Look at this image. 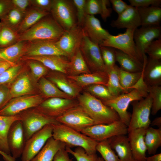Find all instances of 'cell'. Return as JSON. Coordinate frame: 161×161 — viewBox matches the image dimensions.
Here are the masks:
<instances>
[{
	"instance_id": "obj_16",
	"label": "cell",
	"mask_w": 161,
	"mask_h": 161,
	"mask_svg": "<svg viewBox=\"0 0 161 161\" xmlns=\"http://www.w3.org/2000/svg\"><path fill=\"white\" fill-rule=\"evenodd\" d=\"M160 26H141L135 29L134 33V40L138 54L144 62L146 57L144 50L147 47L154 39L161 38Z\"/></svg>"
},
{
	"instance_id": "obj_29",
	"label": "cell",
	"mask_w": 161,
	"mask_h": 161,
	"mask_svg": "<svg viewBox=\"0 0 161 161\" xmlns=\"http://www.w3.org/2000/svg\"><path fill=\"white\" fill-rule=\"evenodd\" d=\"M141 26H160L161 21V8L160 7L151 6L137 8Z\"/></svg>"
},
{
	"instance_id": "obj_55",
	"label": "cell",
	"mask_w": 161,
	"mask_h": 161,
	"mask_svg": "<svg viewBox=\"0 0 161 161\" xmlns=\"http://www.w3.org/2000/svg\"><path fill=\"white\" fill-rule=\"evenodd\" d=\"M52 161H72L69 157L68 153L63 148L59 150L55 154Z\"/></svg>"
},
{
	"instance_id": "obj_12",
	"label": "cell",
	"mask_w": 161,
	"mask_h": 161,
	"mask_svg": "<svg viewBox=\"0 0 161 161\" xmlns=\"http://www.w3.org/2000/svg\"><path fill=\"white\" fill-rule=\"evenodd\" d=\"M56 120L58 123L80 132L96 124L79 105L58 117Z\"/></svg>"
},
{
	"instance_id": "obj_62",
	"label": "cell",
	"mask_w": 161,
	"mask_h": 161,
	"mask_svg": "<svg viewBox=\"0 0 161 161\" xmlns=\"http://www.w3.org/2000/svg\"><path fill=\"white\" fill-rule=\"evenodd\" d=\"M0 59H2V60H3L4 61H8V62H10V63H12V62H9V61H8L7 60L4 58L3 57V56L2 55V54H1V53L0 52Z\"/></svg>"
},
{
	"instance_id": "obj_50",
	"label": "cell",
	"mask_w": 161,
	"mask_h": 161,
	"mask_svg": "<svg viewBox=\"0 0 161 161\" xmlns=\"http://www.w3.org/2000/svg\"><path fill=\"white\" fill-rule=\"evenodd\" d=\"M130 5L136 7H147L151 6L160 7L161 0H129Z\"/></svg>"
},
{
	"instance_id": "obj_15",
	"label": "cell",
	"mask_w": 161,
	"mask_h": 161,
	"mask_svg": "<svg viewBox=\"0 0 161 161\" xmlns=\"http://www.w3.org/2000/svg\"><path fill=\"white\" fill-rule=\"evenodd\" d=\"M44 101L40 95H27L13 98L0 110V115L12 116L38 106Z\"/></svg>"
},
{
	"instance_id": "obj_22",
	"label": "cell",
	"mask_w": 161,
	"mask_h": 161,
	"mask_svg": "<svg viewBox=\"0 0 161 161\" xmlns=\"http://www.w3.org/2000/svg\"><path fill=\"white\" fill-rule=\"evenodd\" d=\"M110 25L118 29L134 30L141 26L137 8L129 5L124 11L118 15L117 19L112 21Z\"/></svg>"
},
{
	"instance_id": "obj_46",
	"label": "cell",
	"mask_w": 161,
	"mask_h": 161,
	"mask_svg": "<svg viewBox=\"0 0 161 161\" xmlns=\"http://www.w3.org/2000/svg\"><path fill=\"white\" fill-rule=\"evenodd\" d=\"M21 69V66L16 64L0 75V85L9 83L17 77Z\"/></svg>"
},
{
	"instance_id": "obj_5",
	"label": "cell",
	"mask_w": 161,
	"mask_h": 161,
	"mask_svg": "<svg viewBox=\"0 0 161 161\" xmlns=\"http://www.w3.org/2000/svg\"><path fill=\"white\" fill-rule=\"evenodd\" d=\"M135 30L127 29L123 33L110 35L99 46L108 47L120 50L135 60L143 64L137 52L133 35Z\"/></svg>"
},
{
	"instance_id": "obj_45",
	"label": "cell",
	"mask_w": 161,
	"mask_h": 161,
	"mask_svg": "<svg viewBox=\"0 0 161 161\" xmlns=\"http://www.w3.org/2000/svg\"><path fill=\"white\" fill-rule=\"evenodd\" d=\"M144 52L147 53L149 58L156 60L161 59V39L153 41L146 47Z\"/></svg>"
},
{
	"instance_id": "obj_4",
	"label": "cell",
	"mask_w": 161,
	"mask_h": 161,
	"mask_svg": "<svg viewBox=\"0 0 161 161\" xmlns=\"http://www.w3.org/2000/svg\"><path fill=\"white\" fill-rule=\"evenodd\" d=\"M64 30L54 19L48 18L40 21L22 32L18 41H49L56 42Z\"/></svg>"
},
{
	"instance_id": "obj_23",
	"label": "cell",
	"mask_w": 161,
	"mask_h": 161,
	"mask_svg": "<svg viewBox=\"0 0 161 161\" xmlns=\"http://www.w3.org/2000/svg\"><path fill=\"white\" fill-rule=\"evenodd\" d=\"M50 75L48 79L54 84L61 91L75 99L79 95L82 88L67 75L56 72Z\"/></svg>"
},
{
	"instance_id": "obj_31",
	"label": "cell",
	"mask_w": 161,
	"mask_h": 161,
	"mask_svg": "<svg viewBox=\"0 0 161 161\" xmlns=\"http://www.w3.org/2000/svg\"><path fill=\"white\" fill-rule=\"evenodd\" d=\"M115 54L116 61L120 65V68L130 72L142 71L145 64L147 60V59H145L143 64L135 60L127 54L118 49H115Z\"/></svg>"
},
{
	"instance_id": "obj_57",
	"label": "cell",
	"mask_w": 161,
	"mask_h": 161,
	"mask_svg": "<svg viewBox=\"0 0 161 161\" xmlns=\"http://www.w3.org/2000/svg\"><path fill=\"white\" fill-rule=\"evenodd\" d=\"M16 64L15 63H11L6 61H2L0 64V75L11 66Z\"/></svg>"
},
{
	"instance_id": "obj_48",
	"label": "cell",
	"mask_w": 161,
	"mask_h": 161,
	"mask_svg": "<svg viewBox=\"0 0 161 161\" xmlns=\"http://www.w3.org/2000/svg\"><path fill=\"white\" fill-rule=\"evenodd\" d=\"M32 75L36 80L40 79L47 74L48 68L41 63L31 60L28 63Z\"/></svg>"
},
{
	"instance_id": "obj_49",
	"label": "cell",
	"mask_w": 161,
	"mask_h": 161,
	"mask_svg": "<svg viewBox=\"0 0 161 161\" xmlns=\"http://www.w3.org/2000/svg\"><path fill=\"white\" fill-rule=\"evenodd\" d=\"M16 38L15 32L8 28H4L0 32V46L9 44L14 41Z\"/></svg>"
},
{
	"instance_id": "obj_32",
	"label": "cell",
	"mask_w": 161,
	"mask_h": 161,
	"mask_svg": "<svg viewBox=\"0 0 161 161\" xmlns=\"http://www.w3.org/2000/svg\"><path fill=\"white\" fill-rule=\"evenodd\" d=\"M110 1L108 0L86 1V15L94 16L99 14L104 21L111 16L112 9L108 7Z\"/></svg>"
},
{
	"instance_id": "obj_25",
	"label": "cell",
	"mask_w": 161,
	"mask_h": 161,
	"mask_svg": "<svg viewBox=\"0 0 161 161\" xmlns=\"http://www.w3.org/2000/svg\"><path fill=\"white\" fill-rule=\"evenodd\" d=\"M107 140L112 148L117 153L120 161H135L128 137L126 135H117Z\"/></svg>"
},
{
	"instance_id": "obj_3",
	"label": "cell",
	"mask_w": 161,
	"mask_h": 161,
	"mask_svg": "<svg viewBox=\"0 0 161 161\" xmlns=\"http://www.w3.org/2000/svg\"><path fill=\"white\" fill-rule=\"evenodd\" d=\"M52 137L55 140L64 143L66 147L83 148L89 154L96 153L98 142L80 132L59 123L51 124Z\"/></svg>"
},
{
	"instance_id": "obj_1",
	"label": "cell",
	"mask_w": 161,
	"mask_h": 161,
	"mask_svg": "<svg viewBox=\"0 0 161 161\" xmlns=\"http://www.w3.org/2000/svg\"><path fill=\"white\" fill-rule=\"evenodd\" d=\"M129 92L122 94L109 100H101L105 105L114 109L118 114L120 120L128 127L131 114L127 110L130 103L134 101L140 100L148 95V86L140 78Z\"/></svg>"
},
{
	"instance_id": "obj_19",
	"label": "cell",
	"mask_w": 161,
	"mask_h": 161,
	"mask_svg": "<svg viewBox=\"0 0 161 161\" xmlns=\"http://www.w3.org/2000/svg\"><path fill=\"white\" fill-rule=\"evenodd\" d=\"M147 128H140L128 132V140L135 161H145L147 148L144 137Z\"/></svg>"
},
{
	"instance_id": "obj_39",
	"label": "cell",
	"mask_w": 161,
	"mask_h": 161,
	"mask_svg": "<svg viewBox=\"0 0 161 161\" xmlns=\"http://www.w3.org/2000/svg\"><path fill=\"white\" fill-rule=\"evenodd\" d=\"M26 46L23 41H18L14 44L1 50L0 52L8 61L15 63L24 55Z\"/></svg>"
},
{
	"instance_id": "obj_51",
	"label": "cell",
	"mask_w": 161,
	"mask_h": 161,
	"mask_svg": "<svg viewBox=\"0 0 161 161\" xmlns=\"http://www.w3.org/2000/svg\"><path fill=\"white\" fill-rule=\"evenodd\" d=\"M23 13L14 7L10 11L8 16V20L10 23L13 26L16 25L22 21Z\"/></svg>"
},
{
	"instance_id": "obj_40",
	"label": "cell",
	"mask_w": 161,
	"mask_h": 161,
	"mask_svg": "<svg viewBox=\"0 0 161 161\" xmlns=\"http://www.w3.org/2000/svg\"><path fill=\"white\" fill-rule=\"evenodd\" d=\"M96 149L105 161H120L108 140L98 142Z\"/></svg>"
},
{
	"instance_id": "obj_8",
	"label": "cell",
	"mask_w": 161,
	"mask_h": 161,
	"mask_svg": "<svg viewBox=\"0 0 161 161\" xmlns=\"http://www.w3.org/2000/svg\"><path fill=\"white\" fill-rule=\"evenodd\" d=\"M152 102V97L149 93L145 98L132 102V113L128 127V132L136 129L147 128L150 126Z\"/></svg>"
},
{
	"instance_id": "obj_59",
	"label": "cell",
	"mask_w": 161,
	"mask_h": 161,
	"mask_svg": "<svg viewBox=\"0 0 161 161\" xmlns=\"http://www.w3.org/2000/svg\"><path fill=\"white\" fill-rule=\"evenodd\" d=\"M151 124L152 126H156L158 128H161V117H159L155 118Z\"/></svg>"
},
{
	"instance_id": "obj_9",
	"label": "cell",
	"mask_w": 161,
	"mask_h": 161,
	"mask_svg": "<svg viewBox=\"0 0 161 161\" xmlns=\"http://www.w3.org/2000/svg\"><path fill=\"white\" fill-rule=\"evenodd\" d=\"M75 8L72 1L53 0L51 13L54 19L64 30H69L77 24Z\"/></svg>"
},
{
	"instance_id": "obj_27",
	"label": "cell",
	"mask_w": 161,
	"mask_h": 161,
	"mask_svg": "<svg viewBox=\"0 0 161 161\" xmlns=\"http://www.w3.org/2000/svg\"><path fill=\"white\" fill-rule=\"evenodd\" d=\"M65 144L54 139L52 137L49 138L40 151L30 161H52L57 151L65 148Z\"/></svg>"
},
{
	"instance_id": "obj_14",
	"label": "cell",
	"mask_w": 161,
	"mask_h": 161,
	"mask_svg": "<svg viewBox=\"0 0 161 161\" xmlns=\"http://www.w3.org/2000/svg\"><path fill=\"white\" fill-rule=\"evenodd\" d=\"M80 49L92 72H102L107 73L99 45L93 42L85 36L82 40Z\"/></svg>"
},
{
	"instance_id": "obj_28",
	"label": "cell",
	"mask_w": 161,
	"mask_h": 161,
	"mask_svg": "<svg viewBox=\"0 0 161 161\" xmlns=\"http://www.w3.org/2000/svg\"><path fill=\"white\" fill-rule=\"evenodd\" d=\"M33 88L28 74L22 73L17 76L10 89V97L14 98L29 95Z\"/></svg>"
},
{
	"instance_id": "obj_26",
	"label": "cell",
	"mask_w": 161,
	"mask_h": 161,
	"mask_svg": "<svg viewBox=\"0 0 161 161\" xmlns=\"http://www.w3.org/2000/svg\"><path fill=\"white\" fill-rule=\"evenodd\" d=\"M82 89L94 84H100L106 86L108 80L107 72H95L77 76L68 75Z\"/></svg>"
},
{
	"instance_id": "obj_30",
	"label": "cell",
	"mask_w": 161,
	"mask_h": 161,
	"mask_svg": "<svg viewBox=\"0 0 161 161\" xmlns=\"http://www.w3.org/2000/svg\"><path fill=\"white\" fill-rule=\"evenodd\" d=\"M19 120H21L19 114L12 116L0 115V150L9 155H10V152L7 143L8 134L12 124Z\"/></svg>"
},
{
	"instance_id": "obj_36",
	"label": "cell",
	"mask_w": 161,
	"mask_h": 161,
	"mask_svg": "<svg viewBox=\"0 0 161 161\" xmlns=\"http://www.w3.org/2000/svg\"><path fill=\"white\" fill-rule=\"evenodd\" d=\"M118 72L120 84L125 93L132 89V87L140 78L143 70L140 72H132L124 71L119 67Z\"/></svg>"
},
{
	"instance_id": "obj_47",
	"label": "cell",
	"mask_w": 161,
	"mask_h": 161,
	"mask_svg": "<svg viewBox=\"0 0 161 161\" xmlns=\"http://www.w3.org/2000/svg\"><path fill=\"white\" fill-rule=\"evenodd\" d=\"M86 0H73V3L76 9L77 24L82 27L86 15Z\"/></svg>"
},
{
	"instance_id": "obj_13",
	"label": "cell",
	"mask_w": 161,
	"mask_h": 161,
	"mask_svg": "<svg viewBox=\"0 0 161 161\" xmlns=\"http://www.w3.org/2000/svg\"><path fill=\"white\" fill-rule=\"evenodd\" d=\"M52 128L47 124L34 134L25 143L21 161L30 160L40 151L48 139L52 137Z\"/></svg>"
},
{
	"instance_id": "obj_34",
	"label": "cell",
	"mask_w": 161,
	"mask_h": 161,
	"mask_svg": "<svg viewBox=\"0 0 161 161\" xmlns=\"http://www.w3.org/2000/svg\"><path fill=\"white\" fill-rule=\"evenodd\" d=\"M144 139L148 154H155L161 146V128L148 127L146 130Z\"/></svg>"
},
{
	"instance_id": "obj_35",
	"label": "cell",
	"mask_w": 161,
	"mask_h": 161,
	"mask_svg": "<svg viewBox=\"0 0 161 161\" xmlns=\"http://www.w3.org/2000/svg\"><path fill=\"white\" fill-rule=\"evenodd\" d=\"M38 87L42 93L47 99L52 97L74 99L61 91L54 84L44 76L39 79Z\"/></svg>"
},
{
	"instance_id": "obj_2",
	"label": "cell",
	"mask_w": 161,
	"mask_h": 161,
	"mask_svg": "<svg viewBox=\"0 0 161 161\" xmlns=\"http://www.w3.org/2000/svg\"><path fill=\"white\" fill-rule=\"evenodd\" d=\"M78 97L79 105L96 124H109L120 120L116 112L88 92Z\"/></svg>"
},
{
	"instance_id": "obj_20",
	"label": "cell",
	"mask_w": 161,
	"mask_h": 161,
	"mask_svg": "<svg viewBox=\"0 0 161 161\" xmlns=\"http://www.w3.org/2000/svg\"><path fill=\"white\" fill-rule=\"evenodd\" d=\"M55 42L44 41L33 42L26 46L24 56L56 55L66 57L57 46Z\"/></svg>"
},
{
	"instance_id": "obj_41",
	"label": "cell",
	"mask_w": 161,
	"mask_h": 161,
	"mask_svg": "<svg viewBox=\"0 0 161 161\" xmlns=\"http://www.w3.org/2000/svg\"><path fill=\"white\" fill-rule=\"evenodd\" d=\"M86 89L89 93L101 100H109L114 97L107 87L103 85H91L86 86Z\"/></svg>"
},
{
	"instance_id": "obj_56",
	"label": "cell",
	"mask_w": 161,
	"mask_h": 161,
	"mask_svg": "<svg viewBox=\"0 0 161 161\" xmlns=\"http://www.w3.org/2000/svg\"><path fill=\"white\" fill-rule=\"evenodd\" d=\"M12 2L15 7L23 13L26 10L30 2L28 0H13Z\"/></svg>"
},
{
	"instance_id": "obj_7",
	"label": "cell",
	"mask_w": 161,
	"mask_h": 161,
	"mask_svg": "<svg viewBox=\"0 0 161 161\" xmlns=\"http://www.w3.org/2000/svg\"><path fill=\"white\" fill-rule=\"evenodd\" d=\"M19 114L21 117L25 142L46 125L58 123L56 119L47 117L36 109L30 111L27 110Z\"/></svg>"
},
{
	"instance_id": "obj_58",
	"label": "cell",
	"mask_w": 161,
	"mask_h": 161,
	"mask_svg": "<svg viewBox=\"0 0 161 161\" xmlns=\"http://www.w3.org/2000/svg\"><path fill=\"white\" fill-rule=\"evenodd\" d=\"M145 161H161V153L154 154L149 157H146Z\"/></svg>"
},
{
	"instance_id": "obj_44",
	"label": "cell",
	"mask_w": 161,
	"mask_h": 161,
	"mask_svg": "<svg viewBox=\"0 0 161 161\" xmlns=\"http://www.w3.org/2000/svg\"><path fill=\"white\" fill-rule=\"evenodd\" d=\"M65 150L74 156L77 161H95L98 157L96 153L89 154L83 148L80 147H77L74 151L67 147H66Z\"/></svg>"
},
{
	"instance_id": "obj_42",
	"label": "cell",
	"mask_w": 161,
	"mask_h": 161,
	"mask_svg": "<svg viewBox=\"0 0 161 161\" xmlns=\"http://www.w3.org/2000/svg\"><path fill=\"white\" fill-rule=\"evenodd\" d=\"M148 93L152 98L151 113L155 115L161 109V86H148Z\"/></svg>"
},
{
	"instance_id": "obj_33",
	"label": "cell",
	"mask_w": 161,
	"mask_h": 161,
	"mask_svg": "<svg viewBox=\"0 0 161 161\" xmlns=\"http://www.w3.org/2000/svg\"><path fill=\"white\" fill-rule=\"evenodd\" d=\"M68 75L77 76L91 73L80 50L78 49L70 59Z\"/></svg>"
},
{
	"instance_id": "obj_43",
	"label": "cell",
	"mask_w": 161,
	"mask_h": 161,
	"mask_svg": "<svg viewBox=\"0 0 161 161\" xmlns=\"http://www.w3.org/2000/svg\"><path fill=\"white\" fill-rule=\"evenodd\" d=\"M104 64L107 71L113 68L116 61L115 49L110 47L99 46Z\"/></svg>"
},
{
	"instance_id": "obj_53",
	"label": "cell",
	"mask_w": 161,
	"mask_h": 161,
	"mask_svg": "<svg viewBox=\"0 0 161 161\" xmlns=\"http://www.w3.org/2000/svg\"><path fill=\"white\" fill-rule=\"evenodd\" d=\"M113 9L119 15L129 7L125 2L122 0H110Z\"/></svg>"
},
{
	"instance_id": "obj_61",
	"label": "cell",
	"mask_w": 161,
	"mask_h": 161,
	"mask_svg": "<svg viewBox=\"0 0 161 161\" xmlns=\"http://www.w3.org/2000/svg\"><path fill=\"white\" fill-rule=\"evenodd\" d=\"M5 7L4 4L0 2V15L1 14L3 13Z\"/></svg>"
},
{
	"instance_id": "obj_63",
	"label": "cell",
	"mask_w": 161,
	"mask_h": 161,
	"mask_svg": "<svg viewBox=\"0 0 161 161\" xmlns=\"http://www.w3.org/2000/svg\"><path fill=\"white\" fill-rule=\"evenodd\" d=\"M95 161H105L102 157H98Z\"/></svg>"
},
{
	"instance_id": "obj_60",
	"label": "cell",
	"mask_w": 161,
	"mask_h": 161,
	"mask_svg": "<svg viewBox=\"0 0 161 161\" xmlns=\"http://www.w3.org/2000/svg\"><path fill=\"white\" fill-rule=\"evenodd\" d=\"M0 154L2 155L5 161H16L15 159L10 155H8L0 150Z\"/></svg>"
},
{
	"instance_id": "obj_6",
	"label": "cell",
	"mask_w": 161,
	"mask_h": 161,
	"mask_svg": "<svg viewBox=\"0 0 161 161\" xmlns=\"http://www.w3.org/2000/svg\"><path fill=\"white\" fill-rule=\"evenodd\" d=\"M99 142L118 135H126L128 127L120 120L107 124H98L89 127L80 132Z\"/></svg>"
},
{
	"instance_id": "obj_21",
	"label": "cell",
	"mask_w": 161,
	"mask_h": 161,
	"mask_svg": "<svg viewBox=\"0 0 161 161\" xmlns=\"http://www.w3.org/2000/svg\"><path fill=\"white\" fill-rule=\"evenodd\" d=\"M64 57L56 55L24 56L23 58L24 60L37 61L42 64L47 68L68 75L70 61L65 58Z\"/></svg>"
},
{
	"instance_id": "obj_64",
	"label": "cell",
	"mask_w": 161,
	"mask_h": 161,
	"mask_svg": "<svg viewBox=\"0 0 161 161\" xmlns=\"http://www.w3.org/2000/svg\"><path fill=\"white\" fill-rule=\"evenodd\" d=\"M3 61H4V60L0 59V64Z\"/></svg>"
},
{
	"instance_id": "obj_37",
	"label": "cell",
	"mask_w": 161,
	"mask_h": 161,
	"mask_svg": "<svg viewBox=\"0 0 161 161\" xmlns=\"http://www.w3.org/2000/svg\"><path fill=\"white\" fill-rule=\"evenodd\" d=\"M48 14V12L41 9H34L29 11L20 23L18 31L22 33L24 32Z\"/></svg>"
},
{
	"instance_id": "obj_54",
	"label": "cell",
	"mask_w": 161,
	"mask_h": 161,
	"mask_svg": "<svg viewBox=\"0 0 161 161\" xmlns=\"http://www.w3.org/2000/svg\"><path fill=\"white\" fill-rule=\"evenodd\" d=\"M33 4L41 9L47 12L51 10L53 0H35L32 1Z\"/></svg>"
},
{
	"instance_id": "obj_11",
	"label": "cell",
	"mask_w": 161,
	"mask_h": 161,
	"mask_svg": "<svg viewBox=\"0 0 161 161\" xmlns=\"http://www.w3.org/2000/svg\"><path fill=\"white\" fill-rule=\"evenodd\" d=\"M79 105L78 100L75 99L52 97L44 100L35 108L44 115L56 119L58 117Z\"/></svg>"
},
{
	"instance_id": "obj_10",
	"label": "cell",
	"mask_w": 161,
	"mask_h": 161,
	"mask_svg": "<svg viewBox=\"0 0 161 161\" xmlns=\"http://www.w3.org/2000/svg\"><path fill=\"white\" fill-rule=\"evenodd\" d=\"M85 36L82 27L77 24L71 29L64 30L55 44L66 57L70 60L80 48L82 40Z\"/></svg>"
},
{
	"instance_id": "obj_52",
	"label": "cell",
	"mask_w": 161,
	"mask_h": 161,
	"mask_svg": "<svg viewBox=\"0 0 161 161\" xmlns=\"http://www.w3.org/2000/svg\"><path fill=\"white\" fill-rule=\"evenodd\" d=\"M10 89L3 85H0V110L9 102Z\"/></svg>"
},
{
	"instance_id": "obj_18",
	"label": "cell",
	"mask_w": 161,
	"mask_h": 161,
	"mask_svg": "<svg viewBox=\"0 0 161 161\" xmlns=\"http://www.w3.org/2000/svg\"><path fill=\"white\" fill-rule=\"evenodd\" d=\"M82 27L85 36L99 45L111 35L102 27L99 20L94 16L86 15Z\"/></svg>"
},
{
	"instance_id": "obj_17",
	"label": "cell",
	"mask_w": 161,
	"mask_h": 161,
	"mask_svg": "<svg viewBox=\"0 0 161 161\" xmlns=\"http://www.w3.org/2000/svg\"><path fill=\"white\" fill-rule=\"evenodd\" d=\"M7 140L12 156L15 159L19 157L22 155L25 143L21 120L15 121L10 126L8 134Z\"/></svg>"
},
{
	"instance_id": "obj_38",
	"label": "cell",
	"mask_w": 161,
	"mask_h": 161,
	"mask_svg": "<svg viewBox=\"0 0 161 161\" xmlns=\"http://www.w3.org/2000/svg\"><path fill=\"white\" fill-rule=\"evenodd\" d=\"M118 68L115 64L113 68L107 71L108 80L106 86L114 97L125 93L120 83Z\"/></svg>"
},
{
	"instance_id": "obj_24",
	"label": "cell",
	"mask_w": 161,
	"mask_h": 161,
	"mask_svg": "<svg viewBox=\"0 0 161 161\" xmlns=\"http://www.w3.org/2000/svg\"><path fill=\"white\" fill-rule=\"evenodd\" d=\"M143 79L147 86L161 85V62L160 60L149 58L143 69Z\"/></svg>"
}]
</instances>
